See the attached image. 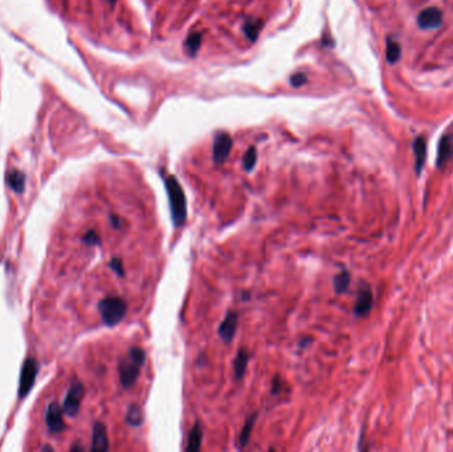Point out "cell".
Segmentation results:
<instances>
[{"label": "cell", "mask_w": 453, "mask_h": 452, "mask_svg": "<svg viewBox=\"0 0 453 452\" xmlns=\"http://www.w3.org/2000/svg\"><path fill=\"white\" fill-rule=\"evenodd\" d=\"M166 191L168 195V203L171 208V217L174 224L177 227L184 226L187 220V201L183 188L174 175L164 178Z\"/></svg>", "instance_id": "obj_1"}, {"label": "cell", "mask_w": 453, "mask_h": 452, "mask_svg": "<svg viewBox=\"0 0 453 452\" xmlns=\"http://www.w3.org/2000/svg\"><path fill=\"white\" fill-rule=\"evenodd\" d=\"M146 361V353L141 348H132L125 358L119 362V381L125 389L134 386Z\"/></svg>", "instance_id": "obj_2"}, {"label": "cell", "mask_w": 453, "mask_h": 452, "mask_svg": "<svg viewBox=\"0 0 453 452\" xmlns=\"http://www.w3.org/2000/svg\"><path fill=\"white\" fill-rule=\"evenodd\" d=\"M126 309L127 307H126L125 300L121 297H106L98 304V310H100L103 322L109 327H114L122 320Z\"/></svg>", "instance_id": "obj_3"}, {"label": "cell", "mask_w": 453, "mask_h": 452, "mask_svg": "<svg viewBox=\"0 0 453 452\" xmlns=\"http://www.w3.org/2000/svg\"><path fill=\"white\" fill-rule=\"evenodd\" d=\"M82 398H84V386L80 382H74L71 389H69V391H68L67 397H65L62 411L69 417L76 415L81 406Z\"/></svg>", "instance_id": "obj_4"}, {"label": "cell", "mask_w": 453, "mask_h": 452, "mask_svg": "<svg viewBox=\"0 0 453 452\" xmlns=\"http://www.w3.org/2000/svg\"><path fill=\"white\" fill-rule=\"evenodd\" d=\"M232 149V138L228 133L220 132L215 136L213 141V161L218 165H223L227 158H228L229 153Z\"/></svg>", "instance_id": "obj_5"}, {"label": "cell", "mask_w": 453, "mask_h": 452, "mask_svg": "<svg viewBox=\"0 0 453 452\" xmlns=\"http://www.w3.org/2000/svg\"><path fill=\"white\" fill-rule=\"evenodd\" d=\"M443 11L437 7H427L418 15V26L421 29H436L443 24Z\"/></svg>", "instance_id": "obj_6"}, {"label": "cell", "mask_w": 453, "mask_h": 452, "mask_svg": "<svg viewBox=\"0 0 453 452\" xmlns=\"http://www.w3.org/2000/svg\"><path fill=\"white\" fill-rule=\"evenodd\" d=\"M373 304L374 296L371 288L367 284H362V287L359 288V292H358L355 307H354V313L359 317L367 316L370 313V310L373 309Z\"/></svg>", "instance_id": "obj_7"}, {"label": "cell", "mask_w": 453, "mask_h": 452, "mask_svg": "<svg viewBox=\"0 0 453 452\" xmlns=\"http://www.w3.org/2000/svg\"><path fill=\"white\" fill-rule=\"evenodd\" d=\"M453 158V136L452 134H445L441 137L439 146H437V158L436 166L439 170L445 168V166L449 163Z\"/></svg>", "instance_id": "obj_8"}, {"label": "cell", "mask_w": 453, "mask_h": 452, "mask_svg": "<svg viewBox=\"0 0 453 452\" xmlns=\"http://www.w3.org/2000/svg\"><path fill=\"white\" fill-rule=\"evenodd\" d=\"M62 408L57 403H51L45 414V422L49 431L52 433H61L65 428L64 419H62Z\"/></svg>", "instance_id": "obj_9"}, {"label": "cell", "mask_w": 453, "mask_h": 452, "mask_svg": "<svg viewBox=\"0 0 453 452\" xmlns=\"http://www.w3.org/2000/svg\"><path fill=\"white\" fill-rule=\"evenodd\" d=\"M238 313L236 312H229L225 318L223 320V322L220 324L219 327V336L220 338L224 341V342H231L233 337L236 334V329H238Z\"/></svg>", "instance_id": "obj_10"}, {"label": "cell", "mask_w": 453, "mask_h": 452, "mask_svg": "<svg viewBox=\"0 0 453 452\" xmlns=\"http://www.w3.org/2000/svg\"><path fill=\"white\" fill-rule=\"evenodd\" d=\"M412 149L415 154V171L416 175H420L427 159V141L424 137H418L412 143Z\"/></svg>", "instance_id": "obj_11"}, {"label": "cell", "mask_w": 453, "mask_h": 452, "mask_svg": "<svg viewBox=\"0 0 453 452\" xmlns=\"http://www.w3.org/2000/svg\"><path fill=\"white\" fill-rule=\"evenodd\" d=\"M37 373V363L33 359H28L23 368L21 383H20V394L26 395L33 383V379Z\"/></svg>", "instance_id": "obj_12"}, {"label": "cell", "mask_w": 453, "mask_h": 452, "mask_svg": "<svg viewBox=\"0 0 453 452\" xmlns=\"http://www.w3.org/2000/svg\"><path fill=\"white\" fill-rule=\"evenodd\" d=\"M93 451H107L109 449V439H107L106 428L102 423H96L93 427V442H92Z\"/></svg>", "instance_id": "obj_13"}, {"label": "cell", "mask_w": 453, "mask_h": 452, "mask_svg": "<svg viewBox=\"0 0 453 452\" xmlns=\"http://www.w3.org/2000/svg\"><path fill=\"white\" fill-rule=\"evenodd\" d=\"M386 57L391 65L399 62V60L402 58V48L399 46V42L392 37H387L386 40Z\"/></svg>", "instance_id": "obj_14"}, {"label": "cell", "mask_w": 453, "mask_h": 452, "mask_svg": "<svg viewBox=\"0 0 453 452\" xmlns=\"http://www.w3.org/2000/svg\"><path fill=\"white\" fill-rule=\"evenodd\" d=\"M256 418H257V413L252 414L251 417L248 418L245 424L241 428V433L239 435V446L240 447H245L251 439V435H252V429H253L254 423H256Z\"/></svg>", "instance_id": "obj_15"}, {"label": "cell", "mask_w": 453, "mask_h": 452, "mask_svg": "<svg viewBox=\"0 0 453 452\" xmlns=\"http://www.w3.org/2000/svg\"><path fill=\"white\" fill-rule=\"evenodd\" d=\"M248 361H249V357H248L247 350L240 349L236 354L235 362H233V369H235V377L238 379H241L243 375L247 372V365Z\"/></svg>", "instance_id": "obj_16"}, {"label": "cell", "mask_w": 453, "mask_h": 452, "mask_svg": "<svg viewBox=\"0 0 453 452\" xmlns=\"http://www.w3.org/2000/svg\"><path fill=\"white\" fill-rule=\"evenodd\" d=\"M261 28H263V21L256 17H252V19H248L244 24V33L248 39L251 41H256V39L258 37V33H260Z\"/></svg>", "instance_id": "obj_17"}, {"label": "cell", "mask_w": 453, "mask_h": 452, "mask_svg": "<svg viewBox=\"0 0 453 452\" xmlns=\"http://www.w3.org/2000/svg\"><path fill=\"white\" fill-rule=\"evenodd\" d=\"M202 428H200V424L196 423L195 426L191 429L190 435H188V442H187L186 449L190 452H195L200 448V444H202Z\"/></svg>", "instance_id": "obj_18"}, {"label": "cell", "mask_w": 453, "mask_h": 452, "mask_svg": "<svg viewBox=\"0 0 453 452\" xmlns=\"http://www.w3.org/2000/svg\"><path fill=\"white\" fill-rule=\"evenodd\" d=\"M351 276L347 271H342L334 277V289L337 293H343L347 291V288L350 285Z\"/></svg>", "instance_id": "obj_19"}, {"label": "cell", "mask_w": 453, "mask_h": 452, "mask_svg": "<svg viewBox=\"0 0 453 452\" xmlns=\"http://www.w3.org/2000/svg\"><path fill=\"white\" fill-rule=\"evenodd\" d=\"M126 422L130 426H141L142 422H143V417H142V411L139 408V406L133 404V406L129 407L127 414H126Z\"/></svg>", "instance_id": "obj_20"}, {"label": "cell", "mask_w": 453, "mask_h": 452, "mask_svg": "<svg viewBox=\"0 0 453 452\" xmlns=\"http://www.w3.org/2000/svg\"><path fill=\"white\" fill-rule=\"evenodd\" d=\"M200 42H202V33L192 32L188 35L186 40V49L190 53V56H195L200 47Z\"/></svg>", "instance_id": "obj_21"}, {"label": "cell", "mask_w": 453, "mask_h": 452, "mask_svg": "<svg viewBox=\"0 0 453 452\" xmlns=\"http://www.w3.org/2000/svg\"><path fill=\"white\" fill-rule=\"evenodd\" d=\"M256 161H257V153L254 147H249L247 150V153L244 154V158H243V166L247 171H251L252 168L256 165Z\"/></svg>", "instance_id": "obj_22"}, {"label": "cell", "mask_w": 453, "mask_h": 452, "mask_svg": "<svg viewBox=\"0 0 453 452\" xmlns=\"http://www.w3.org/2000/svg\"><path fill=\"white\" fill-rule=\"evenodd\" d=\"M308 82V77H306L305 73H294V75L290 77V84L294 88H299L302 85H305Z\"/></svg>", "instance_id": "obj_23"}, {"label": "cell", "mask_w": 453, "mask_h": 452, "mask_svg": "<svg viewBox=\"0 0 453 452\" xmlns=\"http://www.w3.org/2000/svg\"><path fill=\"white\" fill-rule=\"evenodd\" d=\"M110 268H112L113 271L116 272L117 275L121 276V277H123V276H125V269H123V264H122V262H121V260H119L118 257H113L112 259V262H110Z\"/></svg>", "instance_id": "obj_24"}, {"label": "cell", "mask_w": 453, "mask_h": 452, "mask_svg": "<svg viewBox=\"0 0 453 452\" xmlns=\"http://www.w3.org/2000/svg\"><path fill=\"white\" fill-rule=\"evenodd\" d=\"M10 183H11V186H12V187L15 188L16 191H21L23 186H24V178H23V175H20V174L11 175Z\"/></svg>", "instance_id": "obj_25"}, {"label": "cell", "mask_w": 453, "mask_h": 452, "mask_svg": "<svg viewBox=\"0 0 453 452\" xmlns=\"http://www.w3.org/2000/svg\"><path fill=\"white\" fill-rule=\"evenodd\" d=\"M85 242L89 243V244H94V243L100 242V238H98V235H97L94 231H90V232L85 236Z\"/></svg>", "instance_id": "obj_26"}, {"label": "cell", "mask_w": 453, "mask_h": 452, "mask_svg": "<svg viewBox=\"0 0 453 452\" xmlns=\"http://www.w3.org/2000/svg\"><path fill=\"white\" fill-rule=\"evenodd\" d=\"M109 2H110V3H112V4H114V3H116V2H117V0H109Z\"/></svg>", "instance_id": "obj_27"}]
</instances>
